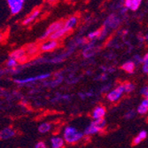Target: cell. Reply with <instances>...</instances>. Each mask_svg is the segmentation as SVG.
Wrapping results in <instances>:
<instances>
[{
	"label": "cell",
	"instance_id": "22",
	"mask_svg": "<svg viewBox=\"0 0 148 148\" xmlns=\"http://www.w3.org/2000/svg\"><path fill=\"white\" fill-rule=\"evenodd\" d=\"M37 50H38L37 46H36V45H34V44H31V45H28V46L26 47V51H27V53H28V54H29V55H34V54H36V51H37Z\"/></svg>",
	"mask_w": 148,
	"mask_h": 148
},
{
	"label": "cell",
	"instance_id": "32",
	"mask_svg": "<svg viewBox=\"0 0 148 148\" xmlns=\"http://www.w3.org/2000/svg\"><path fill=\"white\" fill-rule=\"evenodd\" d=\"M145 62H148V52L145 53L143 57V63H145Z\"/></svg>",
	"mask_w": 148,
	"mask_h": 148
},
{
	"label": "cell",
	"instance_id": "12",
	"mask_svg": "<svg viewBox=\"0 0 148 148\" xmlns=\"http://www.w3.org/2000/svg\"><path fill=\"white\" fill-rule=\"evenodd\" d=\"M50 144L52 148H62L65 146L66 141L63 137H52L50 140Z\"/></svg>",
	"mask_w": 148,
	"mask_h": 148
},
{
	"label": "cell",
	"instance_id": "18",
	"mask_svg": "<svg viewBox=\"0 0 148 148\" xmlns=\"http://www.w3.org/2000/svg\"><path fill=\"white\" fill-rule=\"evenodd\" d=\"M146 137H147V133H146V131H145V130H141L138 135L134 138V139H133V141H132V145H139L142 141H144L145 138H146Z\"/></svg>",
	"mask_w": 148,
	"mask_h": 148
},
{
	"label": "cell",
	"instance_id": "21",
	"mask_svg": "<svg viewBox=\"0 0 148 148\" xmlns=\"http://www.w3.org/2000/svg\"><path fill=\"white\" fill-rule=\"evenodd\" d=\"M100 34H101V29L94 30L88 34L87 38H88V40H90V41H94V40H96V39H99Z\"/></svg>",
	"mask_w": 148,
	"mask_h": 148
},
{
	"label": "cell",
	"instance_id": "11",
	"mask_svg": "<svg viewBox=\"0 0 148 148\" xmlns=\"http://www.w3.org/2000/svg\"><path fill=\"white\" fill-rule=\"evenodd\" d=\"M120 24V20L119 18L115 15V14H112L110 15L108 18L106 19V22H105V26L107 27L108 29H116L117 27Z\"/></svg>",
	"mask_w": 148,
	"mask_h": 148
},
{
	"label": "cell",
	"instance_id": "14",
	"mask_svg": "<svg viewBox=\"0 0 148 148\" xmlns=\"http://www.w3.org/2000/svg\"><path fill=\"white\" fill-rule=\"evenodd\" d=\"M135 69H136V62L132 61V60L126 61L122 65V69L123 71H125L126 73H129V74L134 73Z\"/></svg>",
	"mask_w": 148,
	"mask_h": 148
},
{
	"label": "cell",
	"instance_id": "24",
	"mask_svg": "<svg viewBox=\"0 0 148 148\" xmlns=\"http://www.w3.org/2000/svg\"><path fill=\"white\" fill-rule=\"evenodd\" d=\"M137 112H138L139 114H141V115L146 114L148 113V107H147V106H145V105H143V104H141V103H140V105L138 106Z\"/></svg>",
	"mask_w": 148,
	"mask_h": 148
},
{
	"label": "cell",
	"instance_id": "25",
	"mask_svg": "<svg viewBox=\"0 0 148 148\" xmlns=\"http://www.w3.org/2000/svg\"><path fill=\"white\" fill-rule=\"evenodd\" d=\"M142 1H143V0H132V5H131L130 10L133 11V12L137 11L139 8L140 5L142 4Z\"/></svg>",
	"mask_w": 148,
	"mask_h": 148
},
{
	"label": "cell",
	"instance_id": "3",
	"mask_svg": "<svg viewBox=\"0 0 148 148\" xmlns=\"http://www.w3.org/2000/svg\"><path fill=\"white\" fill-rule=\"evenodd\" d=\"M12 15H17L22 11L26 0H5Z\"/></svg>",
	"mask_w": 148,
	"mask_h": 148
},
{
	"label": "cell",
	"instance_id": "15",
	"mask_svg": "<svg viewBox=\"0 0 148 148\" xmlns=\"http://www.w3.org/2000/svg\"><path fill=\"white\" fill-rule=\"evenodd\" d=\"M14 135H15V131L12 128H5L0 132V138L2 140H5V139H9L12 138Z\"/></svg>",
	"mask_w": 148,
	"mask_h": 148
},
{
	"label": "cell",
	"instance_id": "1",
	"mask_svg": "<svg viewBox=\"0 0 148 148\" xmlns=\"http://www.w3.org/2000/svg\"><path fill=\"white\" fill-rule=\"evenodd\" d=\"M84 133L80 132L75 127L66 126L63 130V138L66 144L75 145L83 139Z\"/></svg>",
	"mask_w": 148,
	"mask_h": 148
},
{
	"label": "cell",
	"instance_id": "4",
	"mask_svg": "<svg viewBox=\"0 0 148 148\" xmlns=\"http://www.w3.org/2000/svg\"><path fill=\"white\" fill-rule=\"evenodd\" d=\"M125 93L123 84H120L106 94V99L109 102H117Z\"/></svg>",
	"mask_w": 148,
	"mask_h": 148
},
{
	"label": "cell",
	"instance_id": "19",
	"mask_svg": "<svg viewBox=\"0 0 148 148\" xmlns=\"http://www.w3.org/2000/svg\"><path fill=\"white\" fill-rule=\"evenodd\" d=\"M51 130V124L50 123H43L38 126V131L42 134L48 133Z\"/></svg>",
	"mask_w": 148,
	"mask_h": 148
},
{
	"label": "cell",
	"instance_id": "27",
	"mask_svg": "<svg viewBox=\"0 0 148 148\" xmlns=\"http://www.w3.org/2000/svg\"><path fill=\"white\" fill-rule=\"evenodd\" d=\"M141 94L145 98L148 99V86H145L141 89Z\"/></svg>",
	"mask_w": 148,
	"mask_h": 148
},
{
	"label": "cell",
	"instance_id": "23",
	"mask_svg": "<svg viewBox=\"0 0 148 148\" xmlns=\"http://www.w3.org/2000/svg\"><path fill=\"white\" fill-rule=\"evenodd\" d=\"M122 84H123V87L124 89L125 93H130V92L133 91L134 89H135V85H134L133 84H131V83H129V82H125V83H123Z\"/></svg>",
	"mask_w": 148,
	"mask_h": 148
},
{
	"label": "cell",
	"instance_id": "31",
	"mask_svg": "<svg viewBox=\"0 0 148 148\" xmlns=\"http://www.w3.org/2000/svg\"><path fill=\"white\" fill-rule=\"evenodd\" d=\"M141 104H143V105H145V106L148 107V99H147V98H145V99L141 101Z\"/></svg>",
	"mask_w": 148,
	"mask_h": 148
},
{
	"label": "cell",
	"instance_id": "33",
	"mask_svg": "<svg viewBox=\"0 0 148 148\" xmlns=\"http://www.w3.org/2000/svg\"><path fill=\"white\" fill-rule=\"evenodd\" d=\"M47 1H48L49 3H54V2L57 1V0H47Z\"/></svg>",
	"mask_w": 148,
	"mask_h": 148
},
{
	"label": "cell",
	"instance_id": "17",
	"mask_svg": "<svg viewBox=\"0 0 148 148\" xmlns=\"http://www.w3.org/2000/svg\"><path fill=\"white\" fill-rule=\"evenodd\" d=\"M95 52H96V48L94 47L93 42H91L90 45H88L86 46V48L84 50L83 55L85 58H90V57H91V56H93L94 54H95Z\"/></svg>",
	"mask_w": 148,
	"mask_h": 148
},
{
	"label": "cell",
	"instance_id": "13",
	"mask_svg": "<svg viewBox=\"0 0 148 148\" xmlns=\"http://www.w3.org/2000/svg\"><path fill=\"white\" fill-rule=\"evenodd\" d=\"M77 23H78V17L77 16H71L64 22V27L69 32L75 28Z\"/></svg>",
	"mask_w": 148,
	"mask_h": 148
},
{
	"label": "cell",
	"instance_id": "9",
	"mask_svg": "<svg viewBox=\"0 0 148 148\" xmlns=\"http://www.w3.org/2000/svg\"><path fill=\"white\" fill-rule=\"evenodd\" d=\"M26 54H27V51L24 49H17L11 53L10 57L18 60L19 62H24L27 60V58H28V56Z\"/></svg>",
	"mask_w": 148,
	"mask_h": 148
},
{
	"label": "cell",
	"instance_id": "30",
	"mask_svg": "<svg viewBox=\"0 0 148 148\" xmlns=\"http://www.w3.org/2000/svg\"><path fill=\"white\" fill-rule=\"evenodd\" d=\"M142 69H143V71H144V73H145V74H148V62H145V63H143Z\"/></svg>",
	"mask_w": 148,
	"mask_h": 148
},
{
	"label": "cell",
	"instance_id": "5",
	"mask_svg": "<svg viewBox=\"0 0 148 148\" xmlns=\"http://www.w3.org/2000/svg\"><path fill=\"white\" fill-rule=\"evenodd\" d=\"M63 26H64V22L62 21H55V22L51 23L47 28V29L45 31V33L40 36V40H42L43 41V40L48 39L53 33L56 32L58 29H61Z\"/></svg>",
	"mask_w": 148,
	"mask_h": 148
},
{
	"label": "cell",
	"instance_id": "8",
	"mask_svg": "<svg viewBox=\"0 0 148 148\" xmlns=\"http://www.w3.org/2000/svg\"><path fill=\"white\" fill-rule=\"evenodd\" d=\"M40 13H41V10H40L39 8L34 9V10L29 13V14L22 21V25L27 26V25L31 24L32 22H34V21L39 17Z\"/></svg>",
	"mask_w": 148,
	"mask_h": 148
},
{
	"label": "cell",
	"instance_id": "6",
	"mask_svg": "<svg viewBox=\"0 0 148 148\" xmlns=\"http://www.w3.org/2000/svg\"><path fill=\"white\" fill-rule=\"evenodd\" d=\"M50 76H51L50 74H43V75H38L30 76L27 78H22V79H14V83L17 84H26L35 83V82H37V81L46 80Z\"/></svg>",
	"mask_w": 148,
	"mask_h": 148
},
{
	"label": "cell",
	"instance_id": "2",
	"mask_svg": "<svg viewBox=\"0 0 148 148\" xmlns=\"http://www.w3.org/2000/svg\"><path fill=\"white\" fill-rule=\"evenodd\" d=\"M106 125V120L104 118L93 120L92 122L85 128L84 133L85 136L95 135V134L105 129Z\"/></svg>",
	"mask_w": 148,
	"mask_h": 148
},
{
	"label": "cell",
	"instance_id": "10",
	"mask_svg": "<svg viewBox=\"0 0 148 148\" xmlns=\"http://www.w3.org/2000/svg\"><path fill=\"white\" fill-rule=\"evenodd\" d=\"M106 114V110L104 106H98L94 108L91 112V118L93 120H97V119H102L105 117Z\"/></svg>",
	"mask_w": 148,
	"mask_h": 148
},
{
	"label": "cell",
	"instance_id": "16",
	"mask_svg": "<svg viewBox=\"0 0 148 148\" xmlns=\"http://www.w3.org/2000/svg\"><path fill=\"white\" fill-rule=\"evenodd\" d=\"M68 33H69V30L66 29L65 28V27L63 26L61 29H58L56 32L53 33L49 38H51V39H54V40H60V39H61L62 37H64Z\"/></svg>",
	"mask_w": 148,
	"mask_h": 148
},
{
	"label": "cell",
	"instance_id": "29",
	"mask_svg": "<svg viewBox=\"0 0 148 148\" xmlns=\"http://www.w3.org/2000/svg\"><path fill=\"white\" fill-rule=\"evenodd\" d=\"M123 5L126 8H128V9L130 10L131 5H132V0H124V1H123Z\"/></svg>",
	"mask_w": 148,
	"mask_h": 148
},
{
	"label": "cell",
	"instance_id": "20",
	"mask_svg": "<svg viewBox=\"0 0 148 148\" xmlns=\"http://www.w3.org/2000/svg\"><path fill=\"white\" fill-rule=\"evenodd\" d=\"M18 60L14 59V58H12L10 57L5 63V66H7L8 69H16L18 66Z\"/></svg>",
	"mask_w": 148,
	"mask_h": 148
},
{
	"label": "cell",
	"instance_id": "7",
	"mask_svg": "<svg viewBox=\"0 0 148 148\" xmlns=\"http://www.w3.org/2000/svg\"><path fill=\"white\" fill-rule=\"evenodd\" d=\"M59 46V42L58 40H54V39H51L48 38L45 41H44L39 46V50L44 52H47V51H52L55 49H57Z\"/></svg>",
	"mask_w": 148,
	"mask_h": 148
},
{
	"label": "cell",
	"instance_id": "28",
	"mask_svg": "<svg viewBox=\"0 0 148 148\" xmlns=\"http://www.w3.org/2000/svg\"><path fill=\"white\" fill-rule=\"evenodd\" d=\"M47 145H46V144L44 142V141H39V142H37L36 145H35V147L36 148H45Z\"/></svg>",
	"mask_w": 148,
	"mask_h": 148
},
{
	"label": "cell",
	"instance_id": "26",
	"mask_svg": "<svg viewBox=\"0 0 148 148\" xmlns=\"http://www.w3.org/2000/svg\"><path fill=\"white\" fill-rule=\"evenodd\" d=\"M134 116H135V111H134V110H130L125 114V118L126 119H132Z\"/></svg>",
	"mask_w": 148,
	"mask_h": 148
}]
</instances>
